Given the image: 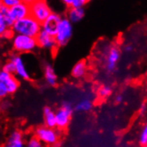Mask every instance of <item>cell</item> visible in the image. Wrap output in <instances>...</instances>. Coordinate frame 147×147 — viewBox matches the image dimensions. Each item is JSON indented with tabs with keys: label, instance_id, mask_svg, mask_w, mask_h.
Returning a JSON list of instances; mask_svg holds the SVG:
<instances>
[{
	"label": "cell",
	"instance_id": "1",
	"mask_svg": "<svg viewBox=\"0 0 147 147\" xmlns=\"http://www.w3.org/2000/svg\"><path fill=\"white\" fill-rule=\"evenodd\" d=\"M13 34H19L31 38H37L39 32L42 30L41 23L31 17L30 15L22 20L14 22L11 28Z\"/></svg>",
	"mask_w": 147,
	"mask_h": 147
},
{
	"label": "cell",
	"instance_id": "2",
	"mask_svg": "<svg viewBox=\"0 0 147 147\" xmlns=\"http://www.w3.org/2000/svg\"><path fill=\"white\" fill-rule=\"evenodd\" d=\"M12 40V46L17 54H29L35 50L38 47L36 38L14 34Z\"/></svg>",
	"mask_w": 147,
	"mask_h": 147
},
{
	"label": "cell",
	"instance_id": "3",
	"mask_svg": "<svg viewBox=\"0 0 147 147\" xmlns=\"http://www.w3.org/2000/svg\"><path fill=\"white\" fill-rule=\"evenodd\" d=\"M73 35V24L67 17H63L55 32V40L58 47H63L68 45Z\"/></svg>",
	"mask_w": 147,
	"mask_h": 147
},
{
	"label": "cell",
	"instance_id": "4",
	"mask_svg": "<svg viewBox=\"0 0 147 147\" xmlns=\"http://www.w3.org/2000/svg\"><path fill=\"white\" fill-rule=\"evenodd\" d=\"M30 16L41 24L53 13L48 3L44 0L30 1Z\"/></svg>",
	"mask_w": 147,
	"mask_h": 147
},
{
	"label": "cell",
	"instance_id": "5",
	"mask_svg": "<svg viewBox=\"0 0 147 147\" xmlns=\"http://www.w3.org/2000/svg\"><path fill=\"white\" fill-rule=\"evenodd\" d=\"M35 137L43 144L47 145H55L59 140V132L55 128L40 126L36 128Z\"/></svg>",
	"mask_w": 147,
	"mask_h": 147
},
{
	"label": "cell",
	"instance_id": "6",
	"mask_svg": "<svg viewBox=\"0 0 147 147\" xmlns=\"http://www.w3.org/2000/svg\"><path fill=\"white\" fill-rule=\"evenodd\" d=\"M73 113V107L70 102H63L56 111H55V117H56V127L60 129L66 128L69 124H70L71 117Z\"/></svg>",
	"mask_w": 147,
	"mask_h": 147
},
{
	"label": "cell",
	"instance_id": "7",
	"mask_svg": "<svg viewBox=\"0 0 147 147\" xmlns=\"http://www.w3.org/2000/svg\"><path fill=\"white\" fill-rule=\"evenodd\" d=\"M11 61L13 63L14 66H15V75L20 78L22 80H30V73L29 72L27 66H26L24 60L22 57L21 55L19 54H15V55H12L10 59Z\"/></svg>",
	"mask_w": 147,
	"mask_h": 147
},
{
	"label": "cell",
	"instance_id": "8",
	"mask_svg": "<svg viewBox=\"0 0 147 147\" xmlns=\"http://www.w3.org/2000/svg\"><path fill=\"white\" fill-rule=\"evenodd\" d=\"M38 47L47 51H55L58 46L55 36L47 33L44 30H41L36 38Z\"/></svg>",
	"mask_w": 147,
	"mask_h": 147
},
{
	"label": "cell",
	"instance_id": "9",
	"mask_svg": "<svg viewBox=\"0 0 147 147\" xmlns=\"http://www.w3.org/2000/svg\"><path fill=\"white\" fill-rule=\"evenodd\" d=\"M120 50L117 47L112 46L108 49L105 56V68L107 71L112 72L116 70L120 59Z\"/></svg>",
	"mask_w": 147,
	"mask_h": 147
},
{
	"label": "cell",
	"instance_id": "10",
	"mask_svg": "<svg viewBox=\"0 0 147 147\" xmlns=\"http://www.w3.org/2000/svg\"><path fill=\"white\" fill-rule=\"evenodd\" d=\"M10 14L13 22L22 20L30 15V1H20L13 7L10 8Z\"/></svg>",
	"mask_w": 147,
	"mask_h": 147
},
{
	"label": "cell",
	"instance_id": "11",
	"mask_svg": "<svg viewBox=\"0 0 147 147\" xmlns=\"http://www.w3.org/2000/svg\"><path fill=\"white\" fill-rule=\"evenodd\" d=\"M0 82L5 85L9 94L16 93L20 86L18 80L14 75L4 71L2 69H0Z\"/></svg>",
	"mask_w": 147,
	"mask_h": 147
},
{
	"label": "cell",
	"instance_id": "12",
	"mask_svg": "<svg viewBox=\"0 0 147 147\" xmlns=\"http://www.w3.org/2000/svg\"><path fill=\"white\" fill-rule=\"evenodd\" d=\"M62 18H63V17L60 15L58 13L53 12V13H51V15L48 17V18L41 24L42 30H44L47 33L55 36Z\"/></svg>",
	"mask_w": 147,
	"mask_h": 147
},
{
	"label": "cell",
	"instance_id": "13",
	"mask_svg": "<svg viewBox=\"0 0 147 147\" xmlns=\"http://www.w3.org/2000/svg\"><path fill=\"white\" fill-rule=\"evenodd\" d=\"M26 143L24 136L21 131L14 130L8 136L6 142L4 144V147H25Z\"/></svg>",
	"mask_w": 147,
	"mask_h": 147
},
{
	"label": "cell",
	"instance_id": "14",
	"mask_svg": "<svg viewBox=\"0 0 147 147\" xmlns=\"http://www.w3.org/2000/svg\"><path fill=\"white\" fill-rule=\"evenodd\" d=\"M43 75L46 83L50 86H55L58 82V76L55 72V68L50 63H46L43 68Z\"/></svg>",
	"mask_w": 147,
	"mask_h": 147
},
{
	"label": "cell",
	"instance_id": "15",
	"mask_svg": "<svg viewBox=\"0 0 147 147\" xmlns=\"http://www.w3.org/2000/svg\"><path fill=\"white\" fill-rule=\"evenodd\" d=\"M43 119L46 127L55 128L56 127V117L55 111L49 106H46L43 110Z\"/></svg>",
	"mask_w": 147,
	"mask_h": 147
},
{
	"label": "cell",
	"instance_id": "16",
	"mask_svg": "<svg viewBox=\"0 0 147 147\" xmlns=\"http://www.w3.org/2000/svg\"><path fill=\"white\" fill-rule=\"evenodd\" d=\"M86 71H88V64L84 60H80L73 65L71 73L74 79H82Z\"/></svg>",
	"mask_w": 147,
	"mask_h": 147
},
{
	"label": "cell",
	"instance_id": "17",
	"mask_svg": "<svg viewBox=\"0 0 147 147\" xmlns=\"http://www.w3.org/2000/svg\"><path fill=\"white\" fill-rule=\"evenodd\" d=\"M85 9L84 8H71L69 9L67 13V18L72 24L81 22L85 17Z\"/></svg>",
	"mask_w": 147,
	"mask_h": 147
},
{
	"label": "cell",
	"instance_id": "18",
	"mask_svg": "<svg viewBox=\"0 0 147 147\" xmlns=\"http://www.w3.org/2000/svg\"><path fill=\"white\" fill-rule=\"evenodd\" d=\"M93 107V102L89 98H82L76 103L74 109L79 112H86L88 111Z\"/></svg>",
	"mask_w": 147,
	"mask_h": 147
},
{
	"label": "cell",
	"instance_id": "19",
	"mask_svg": "<svg viewBox=\"0 0 147 147\" xmlns=\"http://www.w3.org/2000/svg\"><path fill=\"white\" fill-rule=\"evenodd\" d=\"M0 15H2L4 17V19L5 20L8 27L10 29L12 28V26L13 25L14 22L13 20V18L11 17V14H10V8L6 7L2 1H0Z\"/></svg>",
	"mask_w": 147,
	"mask_h": 147
},
{
	"label": "cell",
	"instance_id": "20",
	"mask_svg": "<svg viewBox=\"0 0 147 147\" xmlns=\"http://www.w3.org/2000/svg\"><path fill=\"white\" fill-rule=\"evenodd\" d=\"M88 3V1H86V0H63V4L69 7V9H71V8H84Z\"/></svg>",
	"mask_w": 147,
	"mask_h": 147
},
{
	"label": "cell",
	"instance_id": "21",
	"mask_svg": "<svg viewBox=\"0 0 147 147\" xmlns=\"http://www.w3.org/2000/svg\"><path fill=\"white\" fill-rule=\"evenodd\" d=\"M111 93H112V90H111V86L108 85H103V86H100L98 89V96L100 98L105 99L111 96Z\"/></svg>",
	"mask_w": 147,
	"mask_h": 147
},
{
	"label": "cell",
	"instance_id": "22",
	"mask_svg": "<svg viewBox=\"0 0 147 147\" xmlns=\"http://www.w3.org/2000/svg\"><path fill=\"white\" fill-rule=\"evenodd\" d=\"M139 144L143 147H147V124H145L139 135Z\"/></svg>",
	"mask_w": 147,
	"mask_h": 147
},
{
	"label": "cell",
	"instance_id": "23",
	"mask_svg": "<svg viewBox=\"0 0 147 147\" xmlns=\"http://www.w3.org/2000/svg\"><path fill=\"white\" fill-rule=\"evenodd\" d=\"M2 70L7 73H10L14 75L15 74V66L13 64V63L11 61V60H8L7 62H5L3 66H2Z\"/></svg>",
	"mask_w": 147,
	"mask_h": 147
},
{
	"label": "cell",
	"instance_id": "24",
	"mask_svg": "<svg viewBox=\"0 0 147 147\" xmlns=\"http://www.w3.org/2000/svg\"><path fill=\"white\" fill-rule=\"evenodd\" d=\"M25 147H43V144L35 136L30 137L26 143Z\"/></svg>",
	"mask_w": 147,
	"mask_h": 147
},
{
	"label": "cell",
	"instance_id": "25",
	"mask_svg": "<svg viewBox=\"0 0 147 147\" xmlns=\"http://www.w3.org/2000/svg\"><path fill=\"white\" fill-rule=\"evenodd\" d=\"M8 30H10V28L8 27V25L5 20L4 19V17L2 15H0V38H1Z\"/></svg>",
	"mask_w": 147,
	"mask_h": 147
},
{
	"label": "cell",
	"instance_id": "26",
	"mask_svg": "<svg viewBox=\"0 0 147 147\" xmlns=\"http://www.w3.org/2000/svg\"><path fill=\"white\" fill-rule=\"evenodd\" d=\"M8 91L6 89V88L5 86V85L3 83L0 82V101L5 99L7 96H8Z\"/></svg>",
	"mask_w": 147,
	"mask_h": 147
},
{
	"label": "cell",
	"instance_id": "27",
	"mask_svg": "<svg viewBox=\"0 0 147 147\" xmlns=\"http://www.w3.org/2000/svg\"><path fill=\"white\" fill-rule=\"evenodd\" d=\"M3 4L8 7V8H12L13 7L14 5H16L17 4H19L20 0H3Z\"/></svg>",
	"mask_w": 147,
	"mask_h": 147
},
{
	"label": "cell",
	"instance_id": "28",
	"mask_svg": "<svg viewBox=\"0 0 147 147\" xmlns=\"http://www.w3.org/2000/svg\"><path fill=\"white\" fill-rule=\"evenodd\" d=\"M146 111H147V107H146V105H143L140 107V113H141V114H144Z\"/></svg>",
	"mask_w": 147,
	"mask_h": 147
},
{
	"label": "cell",
	"instance_id": "29",
	"mask_svg": "<svg viewBox=\"0 0 147 147\" xmlns=\"http://www.w3.org/2000/svg\"><path fill=\"white\" fill-rule=\"evenodd\" d=\"M125 50L127 52H131V51H133V46L132 45H127V46H126L125 47Z\"/></svg>",
	"mask_w": 147,
	"mask_h": 147
},
{
	"label": "cell",
	"instance_id": "30",
	"mask_svg": "<svg viewBox=\"0 0 147 147\" xmlns=\"http://www.w3.org/2000/svg\"><path fill=\"white\" fill-rule=\"evenodd\" d=\"M122 100H123V96H121V94H119V96H117V98H116V101H117V102H122Z\"/></svg>",
	"mask_w": 147,
	"mask_h": 147
}]
</instances>
